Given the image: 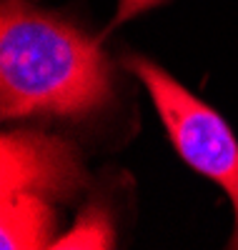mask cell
I'll return each mask as SVG.
<instances>
[{
	"label": "cell",
	"instance_id": "1",
	"mask_svg": "<svg viewBox=\"0 0 238 250\" xmlns=\"http://www.w3.org/2000/svg\"><path fill=\"white\" fill-rule=\"evenodd\" d=\"M113 100V70L88 38L20 0L0 13V113L85 118Z\"/></svg>",
	"mask_w": 238,
	"mask_h": 250
},
{
	"label": "cell",
	"instance_id": "2",
	"mask_svg": "<svg viewBox=\"0 0 238 250\" xmlns=\"http://www.w3.org/2000/svg\"><path fill=\"white\" fill-rule=\"evenodd\" d=\"M123 65L143 80L178 155L228 193L236 213L231 248H238V140L228 123L156 62L141 55H125Z\"/></svg>",
	"mask_w": 238,
	"mask_h": 250
},
{
	"label": "cell",
	"instance_id": "3",
	"mask_svg": "<svg viewBox=\"0 0 238 250\" xmlns=\"http://www.w3.org/2000/svg\"><path fill=\"white\" fill-rule=\"evenodd\" d=\"M78 183V163L66 143L33 133H8L3 138V198H63Z\"/></svg>",
	"mask_w": 238,
	"mask_h": 250
},
{
	"label": "cell",
	"instance_id": "4",
	"mask_svg": "<svg viewBox=\"0 0 238 250\" xmlns=\"http://www.w3.org/2000/svg\"><path fill=\"white\" fill-rule=\"evenodd\" d=\"M111 240L113 235H111V228H108V220L93 210L73 228V233L55 240L53 248H108Z\"/></svg>",
	"mask_w": 238,
	"mask_h": 250
},
{
	"label": "cell",
	"instance_id": "5",
	"mask_svg": "<svg viewBox=\"0 0 238 250\" xmlns=\"http://www.w3.org/2000/svg\"><path fill=\"white\" fill-rule=\"evenodd\" d=\"M158 3L161 0H118V10H116V15L111 20V30L123 25L125 20H131V18H136V15L150 10V8H156Z\"/></svg>",
	"mask_w": 238,
	"mask_h": 250
}]
</instances>
